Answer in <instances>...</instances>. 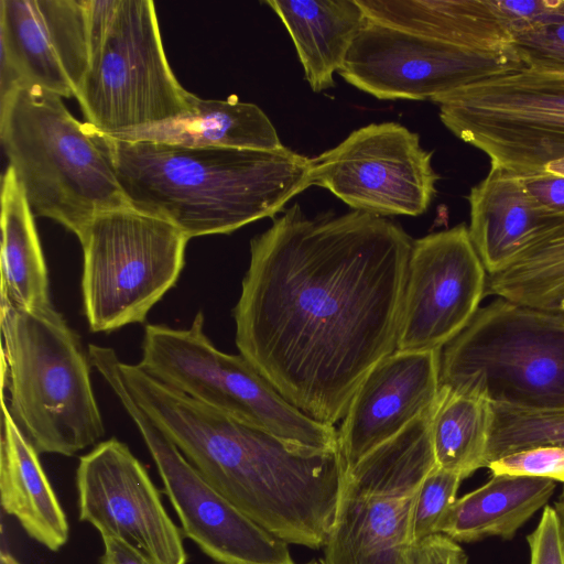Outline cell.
<instances>
[{"instance_id":"cell-1","label":"cell","mask_w":564,"mask_h":564,"mask_svg":"<svg viewBox=\"0 0 564 564\" xmlns=\"http://www.w3.org/2000/svg\"><path fill=\"white\" fill-rule=\"evenodd\" d=\"M413 240L384 217L289 207L250 241L236 345L292 405L334 425L397 349Z\"/></svg>"},{"instance_id":"cell-2","label":"cell","mask_w":564,"mask_h":564,"mask_svg":"<svg viewBox=\"0 0 564 564\" xmlns=\"http://www.w3.org/2000/svg\"><path fill=\"white\" fill-rule=\"evenodd\" d=\"M135 403L200 475L241 512L288 544L325 546L343 486L339 449L288 442L209 408L118 356Z\"/></svg>"},{"instance_id":"cell-3","label":"cell","mask_w":564,"mask_h":564,"mask_svg":"<svg viewBox=\"0 0 564 564\" xmlns=\"http://www.w3.org/2000/svg\"><path fill=\"white\" fill-rule=\"evenodd\" d=\"M97 134L130 207L188 239L273 218L312 185V160L286 147L197 148Z\"/></svg>"},{"instance_id":"cell-4","label":"cell","mask_w":564,"mask_h":564,"mask_svg":"<svg viewBox=\"0 0 564 564\" xmlns=\"http://www.w3.org/2000/svg\"><path fill=\"white\" fill-rule=\"evenodd\" d=\"M0 139L34 216L78 238L96 216L130 206L99 135L61 96L28 85L0 100Z\"/></svg>"},{"instance_id":"cell-5","label":"cell","mask_w":564,"mask_h":564,"mask_svg":"<svg viewBox=\"0 0 564 564\" xmlns=\"http://www.w3.org/2000/svg\"><path fill=\"white\" fill-rule=\"evenodd\" d=\"M2 383L8 409L39 454L73 456L105 425L78 336L53 305L25 310L1 300Z\"/></svg>"},{"instance_id":"cell-6","label":"cell","mask_w":564,"mask_h":564,"mask_svg":"<svg viewBox=\"0 0 564 564\" xmlns=\"http://www.w3.org/2000/svg\"><path fill=\"white\" fill-rule=\"evenodd\" d=\"M440 388L516 408L564 409V314L496 299L442 349Z\"/></svg>"},{"instance_id":"cell-7","label":"cell","mask_w":564,"mask_h":564,"mask_svg":"<svg viewBox=\"0 0 564 564\" xmlns=\"http://www.w3.org/2000/svg\"><path fill=\"white\" fill-rule=\"evenodd\" d=\"M90 62L76 98L86 122L113 135L189 110L152 0H89Z\"/></svg>"},{"instance_id":"cell-8","label":"cell","mask_w":564,"mask_h":564,"mask_svg":"<svg viewBox=\"0 0 564 564\" xmlns=\"http://www.w3.org/2000/svg\"><path fill=\"white\" fill-rule=\"evenodd\" d=\"M138 366L192 399L288 442L339 449L334 425L288 402L243 356L217 349L204 332L202 312L188 328L148 324Z\"/></svg>"},{"instance_id":"cell-9","label":"cell","mask_w":564,"mask_h":564,"mask_svg":"<svg viewBox=\"0 0 564 564\" xmlns=\"http://www.w3.org/2000/svg\"><path fill=\"white\" fill-rule=\"evenodd\" d=\"M432 408L345 473L324 564H412V509L436 466Z\"/></svg>"},{"instance_id":"cell-10","label":"cell","mask_w":564,"mask_h":564,"mask_svg":"<svg viewBox=\"0 0 564 564\" xmlns=\"http://www.w3.org/2000/svg\"><path fill=\"white\" fill-rule=\"evenodd\" d=\"M442 123L520 177L564 159V72L505 73L438 95Z\"/></svg>"},{"instance_id":"cell-11","label":"cell","mask_w":564,"mask_h":564,"mask_svg":"<svg viewBox=\"0 0 564 564\" xmlns=\"http://www.w3.org/2000/svg\"><path fill=\"white\" fill-rule=\"evenodd\" d=\"M78 240L88 325L109 333L142 323L174 286L189 239L172 224L128 206L96 216Z\"/></svg>"},{"instance_id":"cell-12","label":"cell","mask_w":564,"mask_h":564,"mask_svg":"<svg viewBox=\"0 0 564 564\" xmlns=\"http://www.w3.org/2000/svg\"><path fill=\"white\" fill-rule=\"evenodd\" d=\"M115 354L110 347H88L90 364L139 430L183 534L217 564H294L288 543L270 534L214 488L135 403L116 370Z\"/></svg>"},{"instance_id":"cell-13","label":"cell","mask_w":564,"mask_h":564,"mask_svg":"<svg viewBox=\"0 0 564 564\" xmlns=\"http://www.w3.org/2000/svg\"><path fill=\"white\" fill-rule=\"evenodd\" d=\"M433 152L397 122L370 123L312 160V185L355 210L384 217L424 214L436 194Z\"/></svg>"},{"instance_id":"cell-14","label":"cell","mask_w":564,"mask_h":564,"mask_svg":"<svg viewBox=\"0 0 564 564\" xmlns=\"http://www.w3.org/2000/svg\"><path fill=\"white\" fill-rule=\"evenodd\" d=\"M521 68L518 55L467 50L368 20L338 74L381 100H432Z\"/></svg>"},{"instance_id":"cell-15","label":"cell","mask_w":564,"mask_h":564,"mask_svg":"<svg viewBox=\"0 0 564 564\" xmlns=\"http://www.w3.org/2000/svg\"><path fill=\"white\" fill-rule=\"evenodd\" d=\"M487 279L465 224L413 240L395 350H442L479 310Z\"/></svg>"},{"instance_id":"cell-16","label":"cell","mask_w":564,"mask_h":564,"mask_svg":"<svg viewBox=\"0 0 564 564\" xmlns=\"http://www.w3.org/2000/svg\"><path fill=\"white\" fill-rule=\"evenodd\" d=\"M78 518L101 536L121 539L160 564H187L182 535L145 467L112 437L79 457Z\"/></svg>"},{"instance_id":"cell-17","label":"cell","mask_w":564,"mask_h":564,"mask_svg":"<svg viewBox=\"0 0 564 564\" xmlns=\"http://www.w3.org/2000/svg\"><path fill=\"white\" fill-rule=\"evenodd\" d=\"M89 62V0H0V100L28 85L75 97Z\"/></svg>"},{"instance_id":"cell-18","label":"cell","mask_w":564,"mask_h":564,"mask_svg":"<svg viewBox=\"0 0 564 564\" xmlns=\"http://www.w3.org/2000/svg\"><path fill=\"white\" fill-rule=\"evenodd\" d=\"M441 351L395 350L364 379L338 430L345 473L433 405Z\"/></svg>"},{"instance_id":"cell-19","label":"cell","mask_w":564,"mask_h":564,"mask_svg":"<svg viewBox=\"0 0 564 564\" xmlns=\"http://www.w3.org/2000/svg\"><path fill=\"white\" fill-rule=\"evenodd\" d=\"M473 245L487 271L495 274L530 246L564 227V215L539 203L523 178L490 166L467 196Z\"/></svg>"},{"instance_id":"cell-20","label":"cell","mask_w":564,"mask_h":564,"mask_svg":"<svg viewBox=\"0 0 564 564\" xmlns=\"http://www.w3.org/2000/svg\"><path fill=\"white\" fill-rule=\"evenodd\" d=\"M368 20L454 46L518 55L495 0H357ZM519 56V55H518Z\"/></svg>"},{"instance_id":"cell-21","label":"cell","mask_w":564,"mask_h":564,"mask_svg":"<svg viewBox=\"0 0 564 564\" xmlns=\"http://www.w3.org/2000/svg\"><path fill=\"white\" fill-rule=\"evenodd\" d=\"M189 110L161 122L108 135L122 141H150L184 147H223L276 151L283 149L268 116L237 96L202 99L189 93Z\"/></svg>"},{"instance_id":"cell-22","label":"cell","mask_w":564,"mask_h":564,"mask_svg":"<svg viewBox=\"0 0 564 564\" xmlns=\"http://www.w3.org/2000/svg\"><path fill=\"white\" fill-rule=\"evenodd\" d=\"M0 497L30 538L56 552L69 536V524L40 462L39 453L12 417L2 398Z\"/></svg>"},{"instance_id":"cell-23","label":"cell","mask_w":564,"mask_h":564,"mask_svg":"<svg viewBox=\"0 0 564 564\" xmlns=\"http://www.w3.org/2000/svg\"><path fill=\"white\" fill-rule=\"evenodd\" d=\"M288 30L316 91L335 86L334 74L344 66L349 50L368 22L357 0L265 1Z\"/></svg>"},{"instance_id":"cell-24","label":"cell","mask_w":564,"mask_h":564,"mask_svg":"<svg viewBox=\"0 0 564 564\" xmlns=\"http://www.w3.org/2000/svg\"><path fill=\"white\" fill-rule=\"evenodd\" d=\"M555 481L547 478L492 475L479 488L456 499L446 511L443 533L456 542L490 536L510 540L552 497Z\"/></svg>"},{"instance_id":"cell-25","label":"cell","mask_w":564,"mask_h":564,"mask_svg":"<svg viewBox=\"0 0 564 564\" xmlns=\"http://www.w3.org/2000/svg\"><path fill=\"white\" fill-rule=\"evenodd\" d=\"M1 300L25 310L52 305L34 215L11 166L1 185Z\"/></svg>"},{"instance_id":"cell-26","label":"cell","mask_w":564,"mask_h":564,"mask_svg":"<svg viewBox=\"0 0 564 564\" xmlns=\"http://www.w3.org/2000/svg\"><path fill=\"white\" fill-rule=\"evenodd\" d=\"M491 403L484 397L440 388L431 416L436 466L463 479L487 467Z\"/></svg>"},{"instance_id":"cell-27","label":"cell","mask_w":564,"mask_h":564,"mask_svg":"<svg viewBox=\"0 0 564 564\" xmlns=\"http://www.w3.org/2000/svg\"><path fill=\"white\" fill-rule=\"evenodd\" d=\"M486 295L560 312L564 300V227L530 246L503 270L488 275Z\"/></svg>"},{"instance_id":"cell-28","label":"cell","mask_w":564,"mask_h":564,"mask_svg":"<svg viewBox=\"0 0 564 564\" xmlns=\"http://www.w3.org/2000/svg\"><path fill=\"white\" fill-rule=\"evenodd\" d=\"M538 446H564V409L530 410L491 403L486 462Z\"/></svg>"},{"instance_id":"cell-29","label":"cell","mask_w":564,"mask_h":564,"mask_svg":"<svg viewBox=\"0 0 564 564\" xmlns=\"http://www.w3.org/2000/svg\"><path fill=\"white\" fill-rule=\"evenodd\" d=\"M463 478L453 471L435 466L423 479L417 490L411 517L412 545L440 533L441 522L456 500Z\"/></svg>"},{"instance_id":"cell-30","label":"cell","mask_w":564,"mask_h":564,"mask_svg":"<svg viewBox=\"0 0 564 564\" xmlns=\"http://www.w3.org/2000/svg\"><path fill=\"white\" fill-rule=\"evenodd\" d=\"M511 33L525 68L564 72V23L524 28Z\"/></svg>"},{"instance_id":"cell-31","label":"cell","mask_w":564,"mask_h":564,"mask_svg":"<svg viewBox=\"0 0 564 564\" xmlns=\"http://www.w3.org/2000/svg\"><path fill=\"white\" fill-rule=\"evenodd\" d=\"M492 475H518L564 482V446H538L522 449L490 462Z\"/></svg>"},{"instance_id":"cell-32","label":"cell","mask_w":564,"mask_h":564,"mask_svg":"<svg viewBox=\"0 0 564 564\" xmlns=\"http://www.w3.org/2000/svg\"><path fill=\"white\" fill-rule=\"evenodd\" d=\"M511 32L519 29L564 23V0L496 1Z\"/></svg>"},{"instance_id":"cell-33","label":"cell","mask_w":564,"mask_h":564,"mask_svg":"<svg viewBox=\"0 0 564 564\" xmlns=\"http://www.w3.org/2000/svg\"><path fill=\"white\" fill-rule=\"evenodd\" d=\"M530 564H564L558 523L553 507L545 506L536 528L527 536Z\"/></svg>"},{"instance_id":"cell-34","label":"cell","mask_w":564,"mask_h":564,"mask_svg":"<svg viewBox=\"0 0 564 564\" xmlns=\"http://www.w3.org/2000/svg\"><path fill=\"white\" fill-rule=\"evenodd\" d=\"M412 564H467L465 551L449 536L437 533L414 544Z\"/></svg>"},{"instance_id":"cell-35","label":"cell","mask_w":564,"mask_h":564,"mask_svg":"<svg viewBox=\"0 0 564 564\" xmlns=\"http://www.w3.org/2000/svg\"><path fill=\"white\" fill-rule=\"evenodd\" d=\"M522 178L529 193L539 203L564 215V176L538 174Z\"/></svg>"},{"instance_id":"cell-36","label":"cell","mask_w":564,"mask_h":564,"mask_svg":"<svg viewBox=\"0 0 564 564\" xmlns=\"http://www.w3.org/2000/svg\"><path fill=\"white\" fill-rule=\"evenodd\" d=\"M100 564H160L137 546L115 536L104 535Z\"/></svg>"},{"instance_id":"cell-37","label":"cell","mask_w":564,"mask_h":564,"mask_svg":"<svg viewBox=\"0 0 564 564\" xmlns=\"http://www.w3.org/2000/svg\"><path fill=\"white\" fill-rule=\"evenodd\" d=\"M553 508L555 510L556 518H557L560 539H561L562 550L564 553V486H563L561 495L558 496L557 500L555 501V505Z\"/></svg>"},{"instance_id":"cell-38","label":"cell","mask_w":564,"mask_h":564,"mask_svg":"<svg viewBox=\"0 0 564 564\" xmlns=\"http://www.w3.org/2000/svg\"><path fill=\"white\" fill-rule=\"evenodd\" d=\"M0 564H22V563L20 561H18L11 553L1 551Z\"/></svg>"},{"instance_id":"cell-39","label":"cell","mask_w":564,"mask_h":564,"mask_svg":"<svg viewBox=\"0 0 564 564\" xmlns=\"http://www.w3.org/2000/svg\"><path fill=\"white\" fill-rule=\"evenodd\" d=\"M294 564H295V563H294ZM305 564H324V563H322V562H319V561H316V560H313V561H311V562H308V563H305Z\"/></svg>"},{"instance_id":"cell-40","label":"cell","mask_w":564,"mask_h":564,"mask_svg":"<svg viewBox=\"0 0 564 564\" xmlns=\"http://www.w3.org/2000/svg\"><path fill=\"white\" fill-rule=\"evenodd\" d=\"M560 312L564 314V300L562 301L560 305Z\"/></svg>"}]
</instances>
